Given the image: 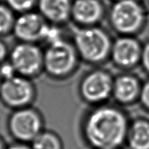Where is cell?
<instances>
[{
  "instance_id": "6da1fadb",
  "label": "cell",
  "mask_w": 149,
  "mask_h": 149,
  "mask_svg": "<svg viewBox=\"0 0 149 149\" xmlns=\"http://www.w3.org/2000/svg\"><path fill=\"white\" fill-rule=\"evenodd\" d=\"M127 132L126 117L116 107H99L91 111L85 121L86 139L96 149H117Z\"/></svg>"
},
{
  "instance_id": "7a4b0ae2",
  "label": "cell",
  "mask_w": 149,
  "mask_h": 149,
  "mask_svg": "<svg viewBox=\"0 0 149 149\" xmlns=\"http://www.w3.org/2000/svg\"><path fill=\"white\" fill-rule=\"evenodd\" d=\"M74 45L78 55L91 63L103 62L111 54L112 42L106 31L96 26L76 30Z\"/></svg>"
},
{
  "instance_id": "3957f363",
  "label": "cell",
  "mask_w": 149,
  "mask_h": 149,
  "mask_svg": "<svg viewBox=\"0 0 149 149\" xmlns=\"http://www.w3.org/2000/svg\"><path fill=\"white\" fill-rule=\"evenodd\" d=\"M78 62L75 47L63 39L48 45L43 53V68L53 77L61 78L74 71Z\"/></svg>"
},
{
  "instance_id": "277c9868",
  "label": "cell",
  "mask_w": 149,
  "mask_h": 149,
  "mask_svg": "<svg viewBox=\"0 0 149 149\" xmlns=\"http://www.w3.org/2000/svg\"><path fill=\"white\" fill-rule=\"evenodd\" d=\"M144 19L143 7L136 0H117L111 10V26L125 36L137 32L143 25Z\"/></svg>"
},
{
  "instance_id": "5b68a950",
  "label": "cell",
  "mask_w": 149,
  "mask_h": 149,
  "mask_svg": "<svg viewBox=\"0 0 149 149\" xmlns=\"http://www.w3.org/2000/svg\"><path fill=\"white\" fill-rule=\"evenodd\" d=\"M42 127L40 115L29 107L16 109L8 121L10 134L22 143L32 142L42 132Z\"/></svg>"
},
{
  "instance_id": "8992f818",
  "label": "cell",
  "mask_w": 149,
  "mask_h": 149,
  "mask_svg": "<svg viewBox=\"0 0 149 149\" xmlns=\"http://www.w3.org/2000/svg\"><path fill=\"white\" fill-rule=\"evenodd\" d=\"M10 62L17 74L28 78L43 68V53L34 42H21L12 49Z\"/></svg>"
},
{
  "instance_id": "52a82bcc",
  "label": "cell",
  "mask_w": 149,
  "mask_h": 149,
  "mask_svg": "<svg viewBox=\"0 0 149 149\" xmlns=\"http://www.w3.org/2000/svg\"><path fill=\"white\" fill-rule=\"evenodd\" d=\"M34 96L35 88L27 77L16 74L2 81L0 97L8 107L15 109L27 107Z\"/></svg>"
},
{
  "instance_id": "ba28073f",
  "label": "cell",
  "mask_w": 149,
  "mask_h": 149,
  "mask_svg": "<svg viewBox=\"0 0 149 149\" xmlns=\"http://www.w3.org/2000/svg\"><path fill=\"white\" fill-rule=\"evenodd\" d=\"M114 80L111 75L104 70L90 72L82 80L80 93L89 103H100L112 94Z\"/></svg>"
},
{
  "instance_id": "9c48e42d",
  "label": "cell",
  "mask_w": 149,
  "mask_h": 149,
  "mask_svg": "<svg viewBox=\"0 0 149 149\" xmlns=\"http://www.w3.org/2000/svg\"><path fill=\"white\" fill-rule=\"evenodd\" d=\"M47 25L41 14L30 10L21 13L15 19L12 30L21 42H35L42 40Z\"/></svg>"
},
{
  "instance_id": "30bf717a",
  "label": "cell",
  "mask_w": 149,
  "mask_h": 149,
  "mask_svg": "<svg viewBox=\"0 0 149 149\" xmlns=\"http://www.w3.org/2000/svg\"><path fill=\"white\" fill-rule=\"evenodd\" d=\"M142 47L135 38L124 36L112 42L111 55L114 63L119 67H134L141 59Z\"/></svg>"
},
{
  "instance_id": "8fae6325",
  "label": "cell",
  "mask_w": 149,
  "mask_h": 149,
  "mask_svg": "<svg viewBox=\"0 0 149 149\" xmlns=\"http://www.w3.org/2000/svg\"><path fill=\"white\" fill-rule=\"evenodd\" d=\"M104 15L100 0H74L71 4V15L81 25L91 26L99 23Z\"/></svg>"
},
{
  "instance_id": "7c38bea8",
  "label": "cell",
  "mask_w": 149,
  "mask_h": 149,
  "mask_svg": "<svg viewBox=\"0 0 149 149\" xmlns=\"http://www.w3.org/2000/svg\"><path fill=\"white\" fill-rule=\"evenodd\" d=\"M140 91L139 80L132 74H121L114 80L112 95L120 103L132 102L140 95Z\"/></svg>"
},
{
  "instance_id": "4fadbf2b",
  "label": "cell",
  "mask_w": 149,
  "mask_h": 149,
  "mask_svg": "<svg viewBox=\"0 0 149 149\" xmlns=\"http://www.w3.org/2000/svg\"><path fill=\"white\" fill-rule=\"evenodd\" d=\"M71 0H38L39 13L53 23H63L71 15Z\"/></svg>"
},
{
  "instance_id": "5bb4252c",
  "label": "cell",
  "mask_w": 149,
  "mask_h": 149,
  "mask_svg": "<svg viewBox=\"0 0 149 149\" xmlns=\"http://www.w3.org/2000/svg\"><path fill=\"white\" fill-rule=\"evenodd\" d=\"M127 137L132 149H149V123L146 120L136 121Z\"/></svg>"
},
{
  "instance_id": "9a60e30c",
  "label": "cell",
  "mask_w": 149,
  "mask_h": 149,
  "mask_svg": "<svg viewBox=\"0 0 149 149\" xmlns=\"http://www.w3.org/2000/svg\"><path fill=\"white\" fill-rule=\"evenodd\" d=\"M32 149H62L60 139L55 134L42 132L31 142Z\"/></svg>"
},
{
  "instance_id": "2e32d148",
  "label": "cell",
  "mask_w": 149,
  "mask_h": 149,
  "mask_svg": "<svg viewBox=\"0 0 149 149\" xmlns=\"http://www.w3.org/2000/svg\"><path fill=\"white\" fill-rule=\"evenodd\" d=\"M15 18L12 10L8 6L0 4V35H3L13 29Z\"/></svg>"
},
{
  "instance_id": "e0dca14e",
  "label": "cell",
  "mask_w": 149,
  "mask_h": 149,
  "mask_svg": "<svg viewBox=\"0 0 149 149\" xmlns=\"http://www.w3.org/2000/svg\"><path fill=\"white\" fill-rule=\"evenodd\" d=\"M7 6L14 11L24 13L30 11L36 3V0H6Z\"/></svg>"
},
{
  "instance_id": "ac0fdd59",
  "label": "cell",
  "mask_w": 149,
  "mask_h": 149,
  "mask_svg": "<svg viewBox=\"0 0 149 149\" xmlns=\"http://www.w3.org/2000/svg\"><path fill=\"white\" fill-rule=\"evenodd\" d=\"M63 39L62 38L61 31L57 26H52L48 24L46 28L42 40L45 41L47 43V45H51L55 42H59Z\"/></svg>"
},
{
  "instance_id": "d6986e66",
  "label": "cell",
  "mask_w": 149,
  "mask_h": 149,
  "mask_svg": "<svg viewBox=\"0 0 149 149\" xmlns=\"http://www.w3.org/2000/svg\"><path fill=\"white\" fill-rule=\"evenodd\" d=\"M0 64H1L0 65V77L2 78V81L18 74L13 65L10 61L8 63L3 62Z\"/></svg>"
},
{
  "instance_id": "ffe728a7",
  "label": "cell",
  "mask_w": 149,
  "mask_h": 149,
  "mask_svg": "<svg viewBox=\"0 0 149 149\" xmlns=\"http://www.w3.org/2000/svg\"><path fill=\"white\" fill-rule=\"evenodd\" d=\"M139 97L144 107L149 109V81L146 82L141 88Z\"/></svg>"
},
{
  "instance_id": "44dd1931",
  "label": "cell",
  "mask_w": 149,
  "mask_h": 149,
  "mask_svg": "<svg viewBox=\"0 0 149 149\" xmlns=\"http://www.w3.org/2000/svg\"><path fill=\"white\" fill-rule=\"evenodd\" d=\"M140 60L142 62L143 67L149 73V42H147L144 47H142V54H141Z\"/></svg>"
},
{
  "instance_id": "7402d4cb",
  "label": "cell",
  "mask_w": 149,
  "mask_h": 149,
  "mask_svg": "<svg viewBox=\"0 0 149 149\" xmlns=\"http://www.w3.org/2000/svg\"><path fill=\"white\" fill-rule=\"evenodd\" d=\"M7 55V50L3 42L0 41V63L4 62V59Z\"/></svg>"
},
{
  "instance_id": "603a6c76",
  "label": "cell",
  "mask_w": 149,
  "mask_h": 149,
  "mask_svg": "<svg viewBox=\"0 0 149 149\" xmlns=\"http://www.w3.org/2000/svg\"><path fill=\"white\" fill-rule=\"evenodd\" d=\"M7 149H32L28 146H26L25 143H16V144H13L10 145L9 148Z\"/></svg>"
},
{
  "instance_id": "cb8c5ba5",
  "label": "cell",
  "mask_w": 149,
  "mask_h": 149,
  "mask_svg": "<svg viewBox=\"0 0 149 149\" xmlns=\"http://www.w3.org/2000/svg\"><path fill=\"white\" fill-rule=\"evenodd\" d=\"M0 149H7L5 148L3 141V139H1V138H0Z\"/></svg>"
},
{
  "instance_id": "d4e9b609",
  "label": "cell",
  "mask_w": 149,
  "mask_h": 149,
  "mask_svg": "<svg viewBox=\"0 0 149 149\" xmlns=\"http://www.w3.org/2000/svg\"><path fill=\"white\" fill-rule=\"evenodd\" d=\"M1 84H2V81H0V88H1Z\"/></svg>"
},
{
  "instance_id": "484cf974",
  "label": "cell",
  "mask_w": 149,
  "mask_h": 149,
  "mask_svg": "<svg viewBox=\"0 0 149 149\" xmlns=\"http://www.w3.org/2000/svg\"><path fill=\"white\" fill-rule=\"evenodd\" d=\"M116 1H117V0H116Z\"/></svg>"
}]
</instances>
